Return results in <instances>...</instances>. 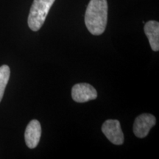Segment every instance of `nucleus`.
Instances as JSON below:
<instances>
[{"label": "nucleus", "instance_id": "1", "mask_svg": "<svg viewBox=\"0 0 159 159\" xmlns=\"http://www.w3.org/2000/svg\"><path fill=\"white\" fill-rule=\"evenodd\" d=\"M108 21L107 0H91L85 14V24L92 35L104 33Z\"/></svg>", "mask_w": 159, "mask_h": 159}, {"label": "nucleus", "instance_id": "2", "mask_svg": "<svg viewBox=\"0 0 159 159\" xmlns=\"http://www.w3.org/2000/svg\"><path fill=\"white\" fill-rule=\"evenodd\" d=\"M55 0H34L28 16L29 27L36 32L41 29Z\"/></svg>", "mask_w": 159, "mask_h": 159}, {"label": "nucleus", "instance_id": "3", "mask_svg": "<svg viewBox=\"0 0 159 159\" xmlns=\"http://www.w3.org/2000/svg\"><path fill=\"white\" fill-rule=\"evenodd\" d=\"M102 131L111 143L121 145L124 142V134L121 129L120 123L116 119H108L103 123Z\"/></svg>", "mask_w": 159, "mask_h": 159}, {"label": "nucleus", "instance_id": "4", "mask_svg": "<svg viewBox=\"0 0 159 159\" xmlns=\"http://www.w3.org/2000/svg\"><path fill=\"white\" fill-rule=\"evenodd\" d=\"M71 97L77 102H86L97 98V91L89 83H77L72 87Z\"/></svg>", "mask_w": 159, "mask_h": 159}, {"label": "nucleus", "instance_id": "5", "mask_svg": "<svg viewBox=\"0 0 159 159\" xmlns=\"http://www.w3.org/2000/svg\"><path fill=\"white\" fill-rule=\"evenodd\" d=\"M156 119L153 115L143 114L139 115L135 119L134 132L136 136L142 139L148 136L151 128L156 125Z\"/></svg>", "mask_w": 159, "mask_h": 159}, {"label": "nucleus", "instance_id": "6", "mask_svg": "<svg viewBox=\"0 0 159 159\" xmlns=\"http://www.w3.org/2000/svg\"><path fill=\"white\" fill-rule=\"evenodd\" d=\"M41 136V124L36 119L30 121L26 128L25 139L27 146L30 149H34L40 142Z\"/></svg>", "mask_w": 159, "mask_h": 159}, {"label": "nucleus", "instance_id": "7", "mask_svg": "<svg viewBox=\"0 0 159 159\" xmlns=\"http://www.w3.org/2000/svg\"><path fill=\"white\" fill-rule=\"evenodd\" d=\"M144 30L151 48L153 51L158 52L159 50V23L151 20L145 24Z\"/></svg>", "mask_w": 159, "mask_h": 159}, {"label": "nucleus", "instance_id": "8", "mask_svg": "<svg viewBox=\"0 0 159 159\" xmlns=\"http://www.w3.org/2000/svg\"><path fill=\"white\" fill-rule=\"evenodd\" d=\"M11 70L7 65H2L0 66V102L2 99L4 93L7 83L9 81Z\"/></svg>", "mask_w": 159, "mask_h": 159}]
</instances>
